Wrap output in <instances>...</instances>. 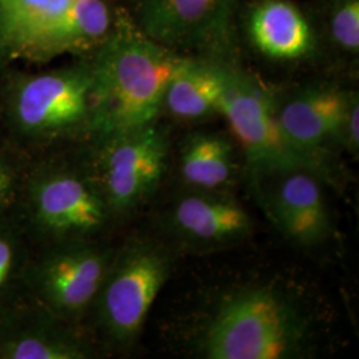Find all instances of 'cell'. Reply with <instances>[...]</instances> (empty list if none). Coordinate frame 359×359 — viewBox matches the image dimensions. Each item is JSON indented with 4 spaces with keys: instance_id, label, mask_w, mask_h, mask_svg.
I'll return each mask as SVG.
<instances>
[{
    "instance_id": "cell-8",
    "label": "cell",
    "mask_w": 359,
    "mask_h": 359,
    "mask_svg": "<svg viewBox=\"0 0 359 359\" xmlns=\"http://www.w3.org/2000/svg\"><path fill=\"white\" fill-rule=\"evenodd\" d=\"M86 147L116 221L149 198L167 165V136L154 123L95 137Z\"/></svg>"
},
{
    "instance_id": "cell-23",
    "label": "cell",
    "mask_w": 359,
    "mask_h": 359,
    "mask_svg": "<svg viewBox=\"0 0 359 359\" xmlns=\"http://www.w3.org/2000/svg\"><path fill=\"white\" fill-rule=\"evenodd\" d=\"M18 63L13 29L0 6V75Z\"/></svg>"
},
{
    "instance_id": "cell-17",
    "label": "cell",
    "mask_w": 359,
    "mask_h": 359,
    "mask_svg": "<svg viewBox=\"0 0 359 359\" xmlns=\"http://www.w3.org/2000/svg\"><path fill=\"white\" fill-rule=\"evenodd\" d=\"M184 180L198 191H215L233 175V148L216 133L194 135L184 147L180 160Z\"/></svg>"
},
{
    "instance_id": "cell-13",
    "label": "cell",
    "mask_w": 359,
    "mask_h": 359,
    "mask_svg": "<svg viewBox=\"0 0 359 359\" xmlns=\"http://www.w3.org/2000/svg\"><path fill=\"white\" fill-rule=\"evenodd\" d=\"M351 93L327 86L297 90L283 102L276 100V112L289 142L304 154L317 156L323 142L339 137Z\"/></svg>"
},
{
    "instance_id": "cell-18",
    "label": "cell",
    "mask_w": 359,
    "mask_h": 359,
    "mask_svg": "<svg viewBox=\"0 0 359 359\" xmlns=\"http://www.w3.org/2000/svg\"><path fill=\"white\" fill-rule=\"evenodd\" d=\"M32 244L15 216L0 218V311L28 297L26 270Z\"/></svg>"
},
{
    "instance_id": "cell-9",
    "label": "cell",
    "mask_w": 359,
    "mask_h": 359,
    "mask_svg": "<svg viewBox=\"0 0 359 359\" xmlns=\"http://www.w3.org/2000/svg\"><path fill=\"white\" fill-rule=\"evenodd\" d=\"M130 22L176 52L215 46L229 34L237 0H121Z\"/></svg>"
},
{
    "instance_id": "cell-20",
    "label": "cell",
    "mask_w": 359,
    "mask_h": 359,
    "mask_svg": "<svg viewBox=\"0 0 359 359\" xmlns=\"http://www.w3.org/2000/svg\"><path fill=\"white\" fill-rule=\"evenodd\" d=\"M76 0H1L0 6L16 40L28 31L63 13Z\"/></svg>"
},
{
    "instance_id": "cell-14",
    "label": "cell",
    "mask_w": 359,
    "mask_h": 359,
    "mask_svg": "<svg viewBox=\"0 0 359 359\" xmlns=\"http://www.w3.org/2000/svg\"><path fill=\"white\" fill-rule=\"evenodd\" d=\"M244 25L255 50L273 60H299L317 48V29L292 0H255Z\"/></svg>"
},
{
    "instance_id": "cell-24",
    "label": "cell",
    "mask_w": 359,
    "mask_h": 359,
    "mask_svg": "<svg viewBox=\"0 0 359 359\" xmlns=\"http://www.w3.org/2000/svg\"><path fill=\"white\" fill-rule=\"evenodd\" d=\"M7 145L6 140V132H4V126H3V116H1V107H0V148Z\"/></svg>"
},
{
    "instance_id": "cell-4",
    "label": "cell",
    "mask_w": 359,
    "mask_h": 359,
    "mask_svg": "<svg viewBox=\"0 0 359 359\" xmlns=\"http://www.w3.org/2000/svg\"><path fill=\"white\" fill-rule=\"evenodd\" d=\"M169 271L161 248L132 241L115 249L86 323L97 346L127 350L136 342Z\"/></svg>"
},
{
    "instance_id": "cell-1",
    "label": "cell",
    "mask_w": 359,
    "mask_h": 359,
    "mask_svg": "<svg viewBox=\"0 0 359 359\" xmlns=\"http://www.w3.org/2000/svg\"><path fill=\"white\" fill-rule=\"evenodd\" d=\"M0 107L7 144L34 158L93 137V68L90 55L67 65L0 75Z\"/></svg>"
},
{
    "instance_id": "cell-22",
    "label": "cell",
    "mask_w": 359,
    "mask_h": 359,
    "mask_svg": "<svg viewBox=\"0 0 359 359\" xmlns=\"http://www.w3.org/2000/svg\"><path fill=\"white\" fill-rule=\"evenodd\" d=\"M344 144L351 154H357L359 147V104L357 93H351V99L347 108L346 117L341 129Z\"/></svg>"
},
{
    "instance_id": "cell-3",
    "label": "cell",
    "mask_w": 359,
    "mask_h": 359,
    "mask_svg": "<svg viewBox=\"0 0 359 359\" xmlns=\"http://www.w3.org/2000/svg\"><path fill=\"white\" fill-rule=\"evenodd\" d=\"M93 68V137L152 124L168 83L182 57L145 36L123 16L112 35L90 55Z\"/></svg>"
},
{
    "instance_id": "cell-11",
    "label": "cell",
    "mask_w": 359,
    "mask_h": 359,
    "mask_svg": "<svg viewBox=\"0 0 359 359\" xmlns=\"http://www.w3.org/2000/svg\"><path fill=\"white\" fill-rule=\"evenodd\" d=\"M99 353L84 326L59 318L31 297L0 311V359H90Z\"/></svg>"
},
{
    "instance_id": "cell-21",
    "label": "cell",
    "mask_w": 359,
    "mask_h": 359,
    "mask_svg": "<svg viewBox=\"0 0 359 359\" xmlns=\"http://www.w3.org/2000/svg\"><path fill=\"white\" fill-rule=\"evenodd\" d=\"M31 157L11 145L0 148V218L15 215Z\"/></svg>"
},
{
    "instance_id": "cell-10",
    "label": "cell",
    "mask_w": 359,
    "mask_h": 359,
    "mask_svg": "<svg viewBox=\"0 0 359 359\" xmlns=\"http://www.w3.org/2000/svg\"><path fill=\"white\" fill-rule=\"evenodd\" d=\"M121 16L117 0H76L16 40L18 62L41 65L67 55L88 56L112 35Z\"/></svg>"
},
{
    "instance_id": "cell-2",
    "label": "cell",
    "mask_w": 359,
    "mask_h": 359,
    "mask_svg": "<svg viewBox=\"0 0 359 359\" xmlns=\"http://www.w3.org/2000/svg\"><path fill=\"white\" fill-rule=\"evenodd\" d=\"M86 144L31 158L13 216L32 246L103 240L115 222Z\"/></svg>"
},
{
    "instance_id": "cell-6",
    "label": "cell",
    "mask_w": 359,
    "mask_h": 359,
    "mask_svg": "<svg viewBox=\"0 0 359 359\" xmlns=\"http://www.w3.org/2000/svg\"><path fill=\"white\" fill-rule=\"evenodd\" d=\"M115 248L104 240H75L32 246L27 294L55 316L84 326Z\"/></svg>"
},
{
    "instance_id": "cell-5",
    "label": "cell",
    "mask_w": 359,
    "mask_h": 359,
    "mask_svg": "<svg viewBox=\"0 0 359 359\" xmlns=\"http://www.w3.org/2000/svg\"><path fill=\"white\" fill-rule=\"evenodd\" d=\"M304 323L290 305L266 289L234 295L219 309L204 341L210 359H283L298 354Z\"/></svg>"
},
{
    "instance_id": "cell-7",
    "label": "cell",
    "mask_w": 359,
    "mask_h": 359,
    "mask_svg": "<svg viewBox=\"0 0 359 359\" xmlns=\"http://www.w3.org/2000/svg\"><path fill=\"white\" fill-rule=\"evenodd\" d=\"M224 67V92L218 112L226 117L244 148L248 167L255 176L304 168L321 176L317 156L294 148L280 127L276 99L256 79L231 67Z\"/></svg>"
},
{
    "instance_id": "cell-15",
    "label": "cell",
    "mask_w": 359,
    "mask_h": 359,
    "mask_svg": "<svg viewBox=\"0 0 359 359\" xmlns=\"http://www.w3.org/2000/svg\"><path fill=\"white\" fill-rule=\"evenodd\" d=\"M170 218L175 231L194 244H226L243 238L252 229L243 206L206 191L181 197Z\"/></svg>"
},
{
    "instance_id": "cell-25",
    "label": "cell",
    "mask_w": 359,
    "mask_h": 359,
    "mask_svg": "<svg viewBox=\"0 0 359 359\" xmlns=\"http://www.w3.org/2000/svg\"><path fill=\"white\" fill-rule=\"evenodd\" d=\"M0 1H1V0H0Z\"/></svg>"
},
{
    "instance_id": "cell-12",
    "label": "cell",
    "mask_w": 359,
    "mask_h": 359,
    "mask_svg": "<svg viewBox=\"0 0 359 359\" xmlns=\"http://www.w3.org/2000/svg\"><path fill=\"white\" fill-rule=\"evenodd\" d=\"M255 177L269 184L261 191L262 204L287 238L314 245L327 236L330 216L318 173L297 168Z\"/></svg>"
},
{
    "instance_id": "cell-19",
    "label": "cell",
    "mask_w": 359,
    "mask_h": 359,
    "mask_svg": "<svg viewBox=\"0 0 359 359\" xmlns=\"http://www.w3.org/2000/svg\"><path fill=\"white\" fill-rule=\"evenodd\" d=\"M325 32L335 51L354 59L359 53V0H332Z\"/></svg>"
},
{
    "instance_id": "cell-16",
    "label": "cell",
    "mask_w": 359,
    "mask_h": 359,
    "mask_svg": "<svg viewBox=\"0 0 359 359\" xmlns=\"http://www.w3.org/2000/svg\"><path fill=\"white\" fill-rule=\"evenodd\" d=\"M224 92V67L182 57L168 83L163 107L182 120L218 112Z\"/></svg>"
}]
</instances>
